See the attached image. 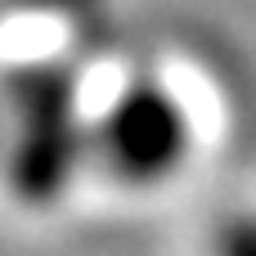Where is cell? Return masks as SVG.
<instances>
[{"label":"cell","mask_w":256,"mask_h":256,"mask_svg":"<svg viewBox=\"0 0 256 256\" xmlns=\"http://www.w3.org/2000/svg\"><path fill=\"white\" fill-rule=\"evenodd\" d=\"M198 144L189 104L158 76H130L112 90L90 126V148L104 171L126 189L171 184Z\"/></svg>","instance_id":"cell-1"},{"label":"cell","mask_w":256,"mask_h":256,"mask_svg":"<svg viewBox=\"0 0 256 256\" xmlns=\"http://www.w3.org/2000/svg\"><path fill=\"white\" fill-rule=\"evenodd\" d=\"M76 86L63 72H27L14 81V144L9 184L27 202H50L63 194L68 176L86 148Z\"/></svg>","instance_id":"cell-2"},{"label":"cell","mask_w":256,"mask_h":256,"mask_svg":"<svg viewBox=\"0 0 256 256\" xmlns=\"http://www.w3.org/2000/svg\"><path fill=\"white\" fill-rule=\"evenodd\" d=\"M212 256H256V212L230 216L220 225V234H216Z\"/></svg>","instance_id":"cell-3"}]
</instances>
